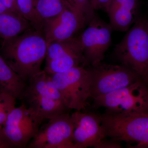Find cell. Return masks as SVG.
Segmentation results:
<instances>
[{"instance_id": "4", "label": "cell", "mask_w": 148, "mask_h": 148, "mask_svg": "<svg viewBox=\"0 0 148 148\" xmlns=\"http://www.w3.org/2000/svg\"><path fill=\"white\" fill-rule=\"evenodd\" d=\"M92 99L93 108H104L107 112L148 113V85L142 80Z\"/></svg>"}, {"instance_id": "16", "label": "cell", "mask_w": 148, "mask_h": 148, "mask_svg": "<svg viewBox=\"0 0 148 148\" xmlns=\"http://www.w3.org/2000/svg\"><path fill=\"white\" fill-rule=\"evenodd\" d=\"M33 28L22 16L11 12L0 14V40L18 36Z\"/></svg>"}, {"instance_id": "13", "label": "cell", "mask_w": 148, "mask_h": 148, "mask_svg": "<svg viewBox=\"0 0 148 148\" xmlns=\"http://www.w3.org/2000/svg\"><path fill=\"white\" fill-rule=\"evenodd\" d=\"M71 116L75 148H96L101 140L106 138L102 125L101 114L75 111Z\"/></svg>"}, {"instance_id": "21", "label": "cell", "mask_w": 148, "mask_h": 148, "mask_svg": "<svg viewBox=\"0 0 148 148\" xmlns=\"http://www.w3.org/2000/svg\"><path fill=\"white\" fill-rule=\"evenodd\" d=\"M122 147L121 142L116 140H108L106 138L101 140L95 148H121Z\"/></svg>"}, {"instance_id": "14", "label": "cell", "mask_w": 148, "mask_h": 148, "mask_svg": "<svg viewBox=\"0 0 148 148\" xmlns=\"http://www.w3.org/2000/svg\"><path fill=\"white\" fill-rule=\"evenodd\" d=\"M106 12L114 30L127 32L141 16L139 0H112Z\"/></svg>"}, {"instance_id": "11", "label": "cell", "mask_w": 148, "mask_h": 148, "mask_svg": "<svg viewBox=\"0 0 148 148\" xmlns=\"http://www.w3.org/2000/svg\"><path fill=\"white\" fill-rule=\"evenodd\" d=\"M79 35L83 54L88 66L103 61L112 43L114 29L95 14Z\"/></svg>"}, {"instance_id": "2", "label": "cell", "mask_w": 148, "mask_h": 148, "mask_svg": "<svg viewBox=\"0 0 148 148\" xmlns=\"http://www.w3.org/2000/svg\"><path fill=\"white\" fill-rule=\"evenodd\" d=\"M114 53L121 65L135 72L148 85V21L142 15L116 45Z\"/></svg>"}, {"instance_id": "23", "label": "cell", "mask_w": 148, "mask_h": 148, "mask_svg": "<svg viewBox=\"0 0 148 148\" xmlns=\"http://www.w3.org/2000/svg\"><path fill=\"white\" fill-rule=\"evenodd\" d=\"M11 12L6 8V7L0 1V14L6 13V12ZM13 13V12H12Z\"/></svg>"}, {"instance_id": "18", "label": "cell", "mask_w": 148, "mask_h": 148, "mask_svg": "<svg viewBox=\"0 0 148 148\" xmlns=\"http://www.w3.org/2000/svg\"><path fill=\"white\" fill-rule=\"evenodd\" d=\"M22 17L29 21L36 30L42 31V23L37 16L35 8V0H16Z\"/></svg>"}, {"instance_id": "6", "label": "cell", "mask_w": 148, "mask_h": 148, "mask_svg": "<svg viewBox=\"0 0 148 148\" xmlns=\"http://www.w3.org/2000/svg\"><path fill=\"white\" fill-rule=\"evenodd\" d=\"M69 110L84 111L91 96V77L88 66H80L50 75Z\"/></svg>"}, {"instance_id": "7", "label": "cell", "mask_w": 148, "mask_h": 148, "mask_svg": "<svg viewBox=\"0 0 148 148\" xmlns=\"http://www.w3.org/2000/svg\"><path fill=\"white\" fill-rule=\"evenodd\" d=\"M44 120L24 103L15 107L8 116L2 129L7 148L27 147Z\"/></svg>"}, {"instance_id": "15", "label": "cell", "mask_w": 148, "mask_h": 148, "mask_svg": "<svg viewBox=\"0 0 148 148\" xmlns=\"http://www.w3.org/2000/svg\"><path fill=\"white\" fill-rule=\"evenodd\" d=\"M27 83L11 69L0 54V92L21 101Z\"/></svg>"}, {"instance_id": "9", "label": "cell", "mask_w": 148, "mask_h": 148, "mask_svg": "<svg viewBox=\"0 0 148 148\" xmlns=\"http://www.w3.org/2000/svg\"><path fill=\"white\" fill-rule=\"evenodd\" d=\"M45 60L44 71L50 75L77 66H88L79 35L70 39L49 44Z\"/></svg>"}, {"instance_id": "8", "label": "cell", "mask_w": 148, "mask_h": 148, "mask_svg": "<svg viewBox=\"0 0 148 148\" xmlns=\"http://www.w3.org/2000/svg\"><path fill=\"white\" fill-rule=\"evenodd\" d=\"M91 77V96L93 98L126 87L140 80L135 72L126 66L103 61L88 66Z\"/></svg>"}, {"instance_id": "17", "label": "cell", "mask_w": 148, "mask_h": 148, "mask_svg": "<svg viewBox=\"0 0 148 148\" xmlns=\"http://www.w3.org/2000/svg\"><path fill=\"white\" fill-rule=\"evenodd\" d=\"M69 5L67 0H35V8L43 25L44 21L57 16Z\"/></svg>"}, {"instance_id": "24", "label": "cell", "mask_w": 148, "mask_h": 148, "mask_svg": "<svg viewBox=\"0 0 148 148\" xmlns=\"http://www.w3.org/2000/svg\"><path fill=\"white\" fill-rule=\"evenodd\" d=\"M0 148H5V146L4 145L1 137H0Z\"/></svg>"}, {"instance_id": "1", "label": "cell", "mask_w": 148, "mask_h": 148, "mask_svg": "<svg viewBox=\"0 0 148 148\" xmlns=\"http://www.w3.org/2000/svg\"><path fill=\"white\" fill-rule=\"evenodd\" d=\"M47 44L42 31L34 28L13 38L1 41L0 54L24 81L41 71Z\"/></svg>"}, {"instance_id": "22", "label": "cell", "mask_w": 148, "mask_h": 148, "mask_svg": "<svg viewBox=\"0 0 148 148\" xmlns=\"http://www.w3.org/2000/svg\"><path fill=\"white\" fill-rule=\"evenodd\" d=\"M0 1L10 11L22 16L18 10L16 0H0Z\"/></svg>"}, {"instance_id": "25", "label": "cell", "mask_w": 148, "mask_h": 148, "mask_svg": "<svg viewBox=\"0 0 148 148\" xmlns=\"http://www.w3.org/2000/svg\"><path fill=\"white\" fill-rule=\"evenodd\" d=\"M147 19H148V16H147Z\"/></svg>"}, {"instance_id": "5", "label": "cell", "mask_w": 148, "mask_h": 148, "mask_svg": "<svg viewBox=\"0 0 148 148\" xmlns=\"http://www.w3.org/2000/svg\"><path fill=\"white\" fill-rule=\"evenodd\" d=\"M106 138L127 143L135 147H148V113L128 114L105 112L101 114Z\"/></svg>"}, {"instance_id": "3", "label": "cell", "mask_w": 148, "mask_h": 148, "mask_svg": "<svg viewBox=\"0 0 148 148\" xmlns=\"http://www.w3.org/2000/svg\"><path fill=\"white\" fill-rule=\"evenodd\" d=\"M21 101L45 119H49L70 110L50 75L44 70L27 82Z\"/></svg>"}, {"instance_id": "10", "label": "cell", "mask_w": 148, "mask_h": 148, "mask_svg": "<svg viewBox=\"0 0 148 148\" xmlns=\"http://www.w3.org/2000/svg\"><path fill=\"white\" fill-rule=\"evenodd\" d=\"M40 127L27 145L29 148H75L73 139V125L69 112L49 119Z\"/></svg>"}, {"instance_id": "19", "label": "cell", "mask_w": 148, "mask_h": 148, "mask_svg": "<svg viewBox=\"0 0 148 148\" xmlns=\"http://www.w3.org/2000/svg\"><path fill=\"white\" fill-rule=\"evenodd\" d=\"M16 101L11 95L0 92V137L3 141L1 130L3 125L9 114L16 107Z\"/></svg>"}, {"instance_id": "20", "label": "cell", "mask_w": 148, "mask_h": 148, "mask_svg": "<svg viewBox=\"0 0 148 148\" xmlns=\"http://www.w3.org/2000/svg\"><path fill=\"white\" fill-rule=\"evenodd\" d=\"M68 2L85 19L88 24L95 15L91 0H67Z\"/></svg>"}, {"instance_id": "12", "label": "cell", "mask_w": 148, "mask_h": 148, "mask_svg": "<svg viewBox=\"0 0 148 148\" xmlns=\"http://www.w3.org/2000/svg\"><path fill=\"white\" fill-rule=\"evenodd\" d=\"M88 24L85 19L71 5L57 16L43 22L42 32L47 44L70 39Z\"/></svg>"}]
</instances>
